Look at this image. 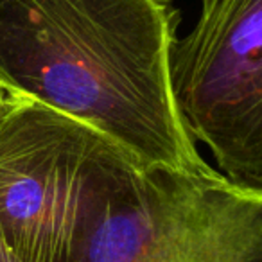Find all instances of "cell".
Masks as SVG:
<instances>
[{"instance_id": "obj_4", "label": "cell", "mask_w": 262, "mask_h": 262, "mask_svg": "<svg viewBox=\"0 0 262 262\" xmlns=\"http://www.w3.org/2000/svg\"><path fill=\"white\" fill-rule=\"evenodd\" d=\"M171 81L190 139L262 200V0H201L196 26L172 45Z\"/></svg>"}, {"instance_id": "obj_6", "label": "cell", "mask_w": 262, "mask_h": 262, "mask_svg": "<svg viewBox=\"0 0 262 262\" xmlns=\"http://www.w3.org/2000/svg\"><path fill=\"white\" fill-rule=\"evenodd\" d=\"M8 88H6L4 86V84H2V83H0V102H2V101H4V97H6V95H8Z\"/></svg>"}, {"instance_id": "obj_5", "label": "cell", "mask_w": 262, "mask_h": 262, "mask_svg": "<svg viewBox=\"0 0 262 262\" xmlns=\"http://www.w3.org/2000/svg\"><path fill=\"white\" fill-rule=\"evenodd\" d=\"M0 262H15V258L9 255V251L4 248V244H2V241H0Z\"/></svg>"}, {"instance_id": "obj_3", "label": "cell", "mask_w": 262, "mask_h": 262, "mask_svg": "<svg viewBox=\"0 0 262 262\" xmlns=\"http://www.w3.org/2000/svg\"><path fill=\"white\" fill-rule=\"evenodd\" d=\"M69 262H262V200L212 167L137 165L94 207Z\"/></svg>"}, {"instance_id": "obj_2", "label": "cell", "mask_w": 262, "mask_h": 262, "mask_svg": "<svg viewBox=\"0 0 262 262\" xmlns=\"http://www.w3.org/2000/svg\"><path fill=\"white\" fill-rule=\"evenodd\" d=\"M137 165L94 127L9 90L0 102L4 248L15 262H69L94 207Z\"/></svg>"}, {"instance_id": "obj_1", "label": "cell", "mask_w": 262, "mask_h": 262, "mask_svg": "<svg viewBox=\"0 0 262 262\" xmlns=\"http://www.w3.org/2000/svg\"><path fill=\"white\" fill-rule=\"evenodd\" d=\"M169 0H0V83L146 167L205 171L172 95Z\"/></svg>"}]
</instances>
